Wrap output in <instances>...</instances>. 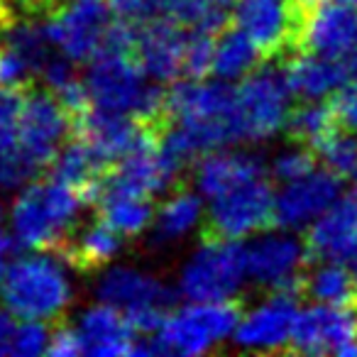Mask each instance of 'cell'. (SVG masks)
Instances as JSON below:
<instances>
[{
  "instance_id": "1",
  "label": "cell",
  "mask_w": 357,
  "mask_h": 357,
  "mask_svg": "<svg viewBox=\"0 0 357 357\" xmlns=\"http://www.w3.org/2000/svg\"><path fill=\"white\" fill-rule=\"evenodd\" d=\"M147 79L132 47L105 40L103 50L91 59L84 79L91 108L139 120L159 118L164 113L167 91L147 84Z\"/></svg>"
},
{
  "instance_id": "2",
  "label": "cell",
  "mask_w": 357,
  "mask_h": 357,
  "mask_svg": "<svg viewBox=\"0 0 357 357\" xmlns=\"http://www.w3.org/2000/svg\"><path fill=\"white\" fill-rule=\"evenodd\" d=\"M86 204L89 201L79 191L54 178L35 181L22 191L10 211L13 235L30 250L59 255L79 228V215Z\"/></svg>"
},
{
  "instance_id": "3",
  "label": "cell",
  "mask_w": 357,
  "mask_h": 357,
  "mask_svg": "<svg viewBox=\"0 0 357 357\" xmlns=\"http://www.w3.org/2000/svg\"><path fill=\"white\" fill-rule=\"evenodd\" d=\"M71 301V284L54 252L17 257L0 272V303L25 321H56Z\"/></svg>"
},
{
  "instance_id": "4",
  "label": "cell",
  "mask_w": 357,
  "mask_h": 357,
  "mask_svg": "<svg viewBox=\"0 0 357 357\" xmlns=\"http://www.w3.org/2000/svg\"><path fill=\"white\" fill-rule=\"evenodd\" d=\"M291 89L287 84L284 66L262 64L235 89L233 130L235 142L267 139L287 128L291 113Z\"/></svg>"
},
{
  "instance_id": "5",
  "label": "cell",
  "mask_w": 357,
  "mask_h": 357,
  "mask_svg": "<svg viewBox=\"0 0 357 357\" xmlns=\"http://www.w3.org/2000/svg\"><path fill=\"white\" fill-rule=\"evenodd\" d=\"M243 318V303L238 298L225 301H194L189 306L169 313L149 337L152 352H174V355H201L213 345L223 342L235 333Z\"/></svg>"
},
{
  "instance_id": "6",
  "label": "cell",
  "mask_w": 357,
  "mask_h": 357,
  "mask_svg": "<svg viewBox=\"0 0 357 357\" xmlns=\"http://www.w3.org/2000/svg\"><path fill=\"white\" fill-rule=\"evenodd\" d=\"M274 194L267 174L252 176L213 199L201 240H243L274 228Z\"/></svg>"
},
{
  "instance_id": "7",
  "label": "cell",
  "mask_w": 357,
  "mask_h": 357,
  "mask_svg": "<svg viewBox=\"0 0 357 357\" xmlns=\"http://www.w3.org/2000/svg\"><path fill=\"white\" fill-rule=\"evenodd\" d=\"M308 6L301 0H235L233 25L259 47L264 61L298 54Z\"/></svg>"
},
{
  "instance_id": "8",
  "label": "cell",
  "mask_w": 357,
  "mask_h": 357,
  "mask_svg": "<svg viewBox=\"0 0 357 357\" xmlns=\"http://www.w3.org/2000/svg\"><path fill=\"white\" fill-rule=\"evenodd\" d=\"M76 120L50 86L32 81L25 91L20 115V149L40 172L52 167L69 137H74Z\"/></svg>"
},
{
  "instance_id": "9",
  "label": "cell",
  "mask_w": 357,
  "mask_h": 357,
  "mask_svg": "<svg viewBox=\"0 0 357 357\" xmlns=\"http://www.w3.org/2000/svg\"><path fill=\"white\" fill-rule=\"evenodd\" d=\"M113 8L108 0H61L45 17L52 45L71 61H91L113 27Z\"/></svg>"
},
{
  "instance_id": "10",
  "label": "cell",
  "mask_w": 357,
  "mask_h": 357,
  "mask_svg": "<svg viewBox=\"0 0 357 357\" xmlns=\"http://www.w3.org/2000/svg\"><path fill=\"white\" fill-rule=\"evenodd\" d=\"M201 250L181 272V291L191 301L235 298L248 277V248L235 240H201Z\"/></svg>"
},
{
  "instance_id": "11",
  "label": "cell",
  "mask_w": 357,
  "mask_h": 357,
  "mask_svg": "<svg viewBox=\"0 0 357 357\" xmlns=\"http://www.w3.org/2000/svg\"><path fill=\"white\" fill-rule=\"evenodd\" d=\"M103 303L128 316L137 333H157L174 306V291L154 277L128 267H115L103 274L98 284Z\"/></svg>"
},
{
  "instance_id": "12",
  "label": "cell",
  "mask_w": 357,
  "mask_h": 357,
  "mask_svg": "<svg viewBox=\"0 0 357 357\" xmlns=\"http://www.w3.org/2000/svg\"><path fill=\"white\" fill-rule=\"evenodd\" d=\"M289 352L301 355H357V308L316 303L298 311Z\"/></svg>"
},
{
  "instance_id": "13",
  "label": "cell",
  "mask_w": 357,
  "mask_h": 357,
  "mask_svg": "<svg viewBox=\"0 0 357 357\" xmlns=\"http://www.w3.org/2000/svg\"><path fill=\"white\" fill-rule=\"evenodd\" d=\"M306 240L294 235H264L248 245V277L272 291L301 296L303 274L311 264Z\"/></svg>"
},
{
  "instance_id": "14",
  "label": "cell",
  "mask_w": 357,
  "mask_h": 357,
  "mask_svg": "<svg viewBox=\"0 0 357 357\" xmlns=\"http://www.w3.org/2000/svg\"><path fill=\"white\" fill-rule=\"evenodd\" d=\"M342 176L331 169H313L306 176L287 181L274 201V225L284 230H298L311 225L326 213L340 196Z\"/></svg>"
},
{
  "instance_id": "15",
  "label": "cell",
  "mask_w": 357,
  "mask_h": 357,
  "mask_svg": "<svg viewBox=\"0 0 357 357\" xmlns=\"http://www.w3.org/2000/svg\"><path fill=\"white\" fill-rule=\"evenodd\" d=\"M135 27V25H132ZM191 27L172 20L149 22L135 27L132 54L152 81H174L186 74V52H189Z\"/></svg>"
},
{
  "instance_id": "16",
  "label": "cell",
  "mask_w": 357,
  "mask_h": 357,
  "mask_svg": "<svg viewBox=\"0 0 357 357\" xmlns=\"http://www.w3.org/2000/svg\"><path fill=\"white\" fill-rule=\"evenodd\" d=\"M357 50V8L345 3H318L308 8L301 32V50L328 59H345Z\"/></svg>"
},
{
  "instance_id": "17",
  "label": "cell",
  "mask_w": 357,
  "mask_h": 357,
  "mask_svg": "<svg viewBox=\"0 0 357 357\" xmlns=\"http://www.w3.org/2000/svg\"><path fill=\"white\" fill-rule=\"evenodd\" d=\"M296 294L274 291L272 298L259 303L240 318L235 342L248 350H287L291 345L294 323L298 316Z\"/></svg>"
},
{
  "instance_id": "18",
  "label": "cell",
  "mask_w": 357,
  "mask_h": 357,
  "mask_svg": "<svg viewBox=\"0 0 357 357\" xmlns=\"http://www.w3.org/2000/svg\"><path fill=\"white\" fill-rule=\"evenodd\" d=\"M81 340V350L86 355L113 357V355H142L144 345H139V337L135 326L128 321L123 311L115 306H93L81 316L76 326Z\"/></svg>"
},
{
  "instance_id": "19",
  "label": "cell",
  "mask_w": 357,
  "mask_h": 357,
  "mask_svg": "<svg viewBox=\"0 0 357 357\" xmlns=\"http://www.w3.org/2000/svg\"><path fill=\"white\" fill-rule=\"evenodd\" d=\"M27 86H0V186L3 189L27 184L40 174V169L20 149V115Z\"/></svg>"
},
{
  "instance_id": "20",
  "label": "cell",
  "mask_w": 357,
  "mask_h": 357,
  "mask_svg": "<svg viewBox=\"0 0 357 357\" xmlns=\"http://www.w3.org/2000/svg\"><path fill=\"white\" fill-rule=\"evenodd\" d=\"M357 243V186L321 213L306 230V248L311 259L345 262Z\"/></svg>"
},
{
  "instance_id": "21",
  "label": "cell",
  "mask_w": 357,
  "mask_h": 357,
  "mask_svg": "<svg viewBox=\"0 0 357 357\" xmlns=\"http://www.w3.org/2000/svg\"><path fill=\"white\" fill-rule=\"evenodd\" d=\"M287 84L291 89L294 98L301 100H323L331 98L335 91H340L352 79L350 69L342 59H328L321 54H298L282 61Z\"/></svg>"
},
{
  "instance_id": "22",
  "label": "cell",
  "mask_w": 357,
  "mask_h": 357,
  "mask_svg": "<svg viewBox=\"0 0 357 357\" xmlns=\"http://www.w3.org/2000/svg\"><path fill=\"white\" fill-rule=\"evenodd\" d=\"M108 174V164L96 154V149L86 139L76 137V135L61 147V152L56 154L50 167V178L79 191L86 201H96Z\"/></svg>"
},
{
  "instance_id": "23",
  "label": "cell",
  "mask_w": 357,
  "mask_h": 357,
  "mask_svg": "<svg viewBox=\"0 0 357 357\" xmlns=\"http://www.w3.org/2000/svg\"><path fill=\"white\" fill-rule=\"evenodd\" d=\"M120 245L123 235L110 228L103 218H96L86 228H76L56 257L66 259L79 272H96L118 255Z\"/></svg>"
},
{
  "instance_id": "24",
  "label": "cell",
  "mask_w": 357,
  "mask_h": 357,
  "mask_svg": "<svg viewBox=\"0 0 357 357\" xmlns=\"http://www.w3.org/2000/svg\"><path fill=\"white\" fill-rule=\"evenodd\" d=\"M264 174V167L259 164L257 157L240 152H215L204 154L196 169V184L206 196L215 199L223 191L243 184L248 178Z\"/></svg>"
},
{
  "instance_id": "25",
  "label": "cell",
  "mask_w": 357,
  "mask_h": 357,
  "mask_svg": "<svg viewBox=\"0 0 357 357\" xmlns=\"http://www.w3.org/2000/svg\"><path fill=\"white\" fill-rule=\"evenodd\" d=\"M264 61L259 47L240 27L228 25L218 32L213 50V74L223 81H243Z\"/></svg>"
},
{
  "instance_id": "26",
  "label": "cell",
  "mask_w": 357,
  "mask_h": 357,
  "mask_svg": "<svg viewBox=\"0 0 357 357\" xmlns=\"http://www.w3.org/2000/svg\"><path fill=\"white\" fill-rule=\"evenodd\" d=\"M96 206H98V218H103L123 238L139 235L152 220V199L149 196L103 186L96 196Z\"/></svg>"
},
{
  "instance_id": "27",
  "label": "cell",
  "mask_w": 357,
  "mask_h": 357,
  "mask_svg": "<svg viewBox=\"0 0 357 357\" xmlns=\"http://www.w3.org/2000/svg\"><path fill=\"white\" fill-rule=\"evenodd\" d=\"M301 296L318 303L357 308V279L347 264H340L337 259H323V264L303 274Z\"/></svg>"
},
{
  "instance_id": "28",
  "label": "cell",
  "mask_w": 357,
  "mask_h": 357,
  "mask_svg": "<svg viewBox=\"0 0 357 357\" xmlns=\"http://www.w3.org/2000/svg\"><path fill=\"white\" fill-rule=\"evenodd\" d=\"M340 128L337 123L335 108L331 98L323 100H303L301 105L291 108L287 120V137L291 144H303L316 152L335 130Z\"/></svg>"
},
{
  "instance_id": "29",
  "label": "cell",
  "mask_w": 357,
  "mask_h": 357,
  "mask_svg": "<svg viewBox=\"0 0 357 357\" xmlns=\"http://www.w3.org/2000/svg\"><path fill=\"white\" fill-rule=\"evenodd\" d=\"M204 215V206L196 194H191L184 184L176 186L174 194L167 199V204L159 208L157 223H154V238L157 243H172L189 233L199 218Z\"/></svg>"
},
{
  "instance_id": "30",
  "label": "cell",
  "mask_w": 357,
  "mask_h": 357,
  "mask_svg": "<svg viewBox=\"0 0 357 357\" xmlns=\"http://www.w3.org/2000/svg\"><path fill=\"white\" fill-rule=\"evenodd\" d=\"M323 167L335 172L337 176H352L357 169V135L345 128H337L321 147L316 149Z\"/></svg>"
},
{
  "instance_id": "31",
  "label": "cell",
  "mask_w": 357,
  "mask_h": 357,
  "mask_svg": "<svg viewBox=\"0 0 357 357\" xmlns=\"http://www.w3.org/2000/svg\"><path fill=\"white\" fill-rule=\"evenodd\" d=\"M318 154L311 147H303V144H294V149L279 154L277 162H274V176L279 181H294L298 176H306L316 169Z\"/></svg>"
},
{
  "instance_id": "32",
  "label": "cell",
  "mask_w": 357,
  "mask_h": 357,
  "mask_svg": "<svg viewBox=\"0 0 357 357\" xmlns=\"http://www.w3.org/2000/svg\"><path fill=\"white\" fill-rule=\"evenodd\" d=\"M52 333L47 331L45 321H25L20 326H15V335H13V350L10 355H42L50 350Z\"/></svg>"
},
{
  "instance_id": "33",
  "label": "cell",
  "mask_w": 357,
  "mask_h": 357,
  "mask_svg": "<svg viewBox=\"0 0 357 357\" xmlns=\"http://www.w3.org/2000/svg\"><path fill=\"white\" fill-rule=\"evenodd\" d=\"M340 128L357 135V79H350L340 91L331 96Z\"/></svg>"
},
{
  "instance_id": "34",
  "label": "cell",
  "mask_w": 357,
  "mask_h": 357,
  "mask_svg": "<svg viewBox=\"0 0 357 357\" xmlns=\"http://www.w3.org/2000/svg\"><path fill=\"white\" fill-rule=\"evenodd\" d=\"M50 355L56 357H74L81 355V340L79 333H76L74 326H66V323H59V326L52 331V340H50Z\"/></svg>"
},
{
  "instance_id": "35",
  "label": "cell",
  "mask_w": 357,
  "mask_h": 357,
  "mask_svg": "<svg viewBox=\"0 0 357 357\" xmlns=\"http://www.w3.org/2000/svg\"><path fill=\"white\" fill-rule=\"evenodd\" d=\"M13 335H15V323L10 311H0V355H8L13 350Z\"/></svg>"
},
{
  "instance_id": "36",
  "label": "cell",
  "mask_w": 357,
  "mask_h": 357,
  "mask_svg": "<svg viewBox=\"0 0 357 357\" xmlns=\"http://www.w3.org/2000/svg\"><path fill=\"white\" fill-rule=\"evenodd\" d=\"M215 3H220V6H225V8H230L235 3V0H215Z\"/></svg>"
},
{
  "instance_id": "37",
  "label": "cell",
  "mask_w": 357,
  "mask_h": 357,
  "mask_svg": "<svg viewBox=\"0 0 357 357\" xmlns=\"http://www.w3.org/2000/svg\"><path fill=\"white\" fill-rule=\"evenodd\" d=\"M0 220H3V211H0ZM0 230H3V228H0Z\"/></svg>"
}]
</instances>
